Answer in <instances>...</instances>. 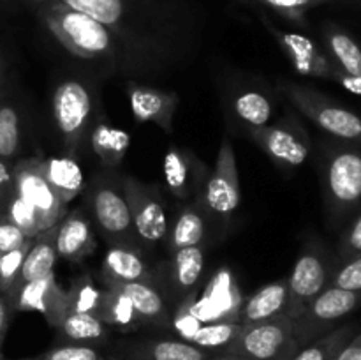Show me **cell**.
<instances>
[{
	"mask_svg": "<svg viewBox=\"0 0 361 360\" xmlns=\"http://www.w3.org/2000/svg\"><path fill=\"white\" fill-rule=\"evenodd\" d=\"M108 325L95 314L67 313L55 330L63 341L92 346L108 341Z\"/></svg>",
	"mask_w": 361,
	"mask_h": 360,
	"instance_id": "29",
	"label": "cell"
},
{
	"mask_svg": "<svg viewBox=\"0 0 361 360\" xmlns=\"http://www.w3.org/2000/svg\"><path fill=\"white\" fill-rule=\"evenodd\" d=\"M361 254V210L353 217L345 232L342 233L337 247V260L345 261Z\"/></svg>",
	"mask_w": 361,
	"mask_h": 360,
	"instance_id": "40",
	"label": "cell"
},
{
	"mask_svg": "<svg viewBox=\"0 0 361 360\" xmlns=\"http://www.w3.org/2000/svg\"><path fill=\"white\" fill-rule=\"evenodd\" d=\"M257 2L264 4L267 7L274 9L275 13L282 14L289 20L302 21L307 11L324 2H330V0H257Z\"/></svg>",
	"mask_w": 361,
	"mask_h": 360,
	"instance_id": "41",
	"label": "cell"
},
{
	"mask_svg": "<svg viewBox=\"0 0 361 360\" xmlns=\"http://www.w3.org/2000/svg\"><path fill=\"white\" fill-rule=\"evenodd\" d=\"M102 282L126 284V282H157V275L148 268L143 260V251L130 246H109L102 260Z\"/></svg>",
	"mask_w": 361,
	"mask_h": 360,
	"instance_id": "19",
	"label": "cell"
},
{
	"mask_svg": "<svg viewBox=\"0 0 361 360\" xmlns=\"http://www.w3.org/2000/svg\"><path fill=\"white\" fill-rule=\"evenodd\" d=\"M87 207L94 217L95 226L109 246H130L143 249L134 232L129 205L120 184L106 173L92 179L87 189Z\"/></svg>",
	"mask_w": 361,
	"mask_h": 360,
	"instance_id": "3",
	"label": "cell"
},
{
	"mask_svg": "<svg viewBox=\"0 0 361 360\" xmlns=\"http://www.w3.org/2000/svg\"><path fill=\"white\" fill-rule=\"evenodd\" d=\"M334 81H337L338 85H342V87H344L348 92H351V94L361 97V76H345V74H341L335 71Z\"/></svg>",
	"mask_w": 361,
	"mask_h": 360,
	"instance_id": "46",
	"label": "cell"
},
{
	"mask_svg": "<svg viewBox=\"0 0 361 360\" xmlns=\"http://www.w3.org/2000/svg\"><path fill=\"white\" fill-rule=\"evenodd\" d=\"M39 166H41L44 179L48 180L62 203L69 205L74 198L80 196L85 191L83 172L73 155L39 159Z\"/></svg>",
	"mask_w": 361,
	"mask_h": 360,
	"instance_id": "23",
	"label": "cell"
},
{
	"mask_svg": "<svg viewBox=\"0 0 361 360\" xmlns=\"http://www.w3.org/2000/svg\"><path fill=\"white\" fill-rule=\"evenodd\" d=\"M34 239L35 236H32V239H28L27 242L21 247H18V249L2 254V260H0V293H2L6 299H9V296L13 295L14 289H16L25 256H27Z\"/></svg>",
	"mask_w": 361,
	"mask_h": 360,
	"instance_id": "37",
	"label": "cell"
},
{
	"mask_svg": "<svg viewBox=\"0 0 361 360\" xmlns=\"http://www.w3.org/2000/svg\"><path fill=\"white\" fill-rule=\"evenodd\" d=\"M361 306V292L326 286L296 320H293L296 346L303 348L314 339L328 334L335 325Z\"/></svg>",
	"mask_w": 361,
	"mask_h": 360,
	"instance_id": "9",
	"label": "cell"
},
{
	"mask_svg": "<svg viewBox=\"0 0 361 360\" xmlns=\"http://www.w3.org/2000/svg\"><path fill=\"white\" fill-rule=\"evenodd\" d=\"M13 180H14V193L23 198L27 203H30L46 224L51 226L59 224L67 214V205L60 201L55 191L44 179L39 166V157L20 159L13 164Z\"/></svg>",
	"mask_w": 361,
	"mask_h": 360,
	"instance_id": "13",
	"label": "cell"
},
{
	"mask_svg": "<svg viewBox=\"0 0 361 360\" xmlns=\"http://www.w3.org/2000/svg\"><path fill=\"white\" fill-rule=\"evenodd\" d=\"M0 260H2V254H0Z\"/></svg>",
	"mask_w": 361,
	"mask_h": 360,
	"instance_id": "52",
	"label": "cell"
},
{
	"mask_svg": "<svg viewBox=\"0 0 361 360\" xmlns=\"http://www.w3.org/2000/svg\"><path fill=\"white\" fill-rule=\"evenodd\" d=\"M210 360H250V359H245V356H240V355H231V353H221V355H214Z\"/></svg>",
	"mask_w": 361,
	"mask_h": 360,
	"instance_id": "47",
	"label": "cell"
},
{
	"mask_svg": "<svg viewBox=\"0 0 361 360\" xmlns=\"http://www.w3.org/2000/svg\"><path fill=\"white\" fill-rule=\"evenodd\" d=\"M55 247L59 258L67 261H81L90 256L97 247L90 219L83 210L67 212L66 217L56 224Z\"/></svg>",
	"mask_w": 361,
	"mask_h": 360,
	"instance_id": "20",
	"label": "cell"
},
{
	"mask_svg": "<svg viewBox=\"0 0 361 360\" xmlns=\"http://www.w3.org/2000/svg\"><path fill=\"white\" fill-rule=\"evenodd\" d=\"M55 235H56V224L51 226V228L44 229V232H41L37 236H35L30 249H28L27 256H25L16 289L20 288L23 282L35 281V279H41L44 277V275L55 272L56 260H59V254H56V247H55ZM16 289L13 292V295L16 293ZM13 295H11L9 299H6L7 302L13 299Z\"/></svg>",
	"mask_w": 361,
	"mask_h": 360,
	"instance_id": "26",
	"label": "cell"
},
{
	"mask_svg": "<svg viewBox=\"0 0 361 360\" xmlns=\"http://www.w3.org/2000/svg\"><path fill=\"white\" fill-rule=\"evenodd\" d=\"M0 360H9V359H4V355H0ZM20 360H41V359H20Z\"/></svg>",
	"mask_w": 361,
	"mask_h": 360,
	"instance_id": "50",
	"label": "cell"
},
{
	"mask_svg": "<svg viewBox=\"0 0 361 360\" xmlns=\"http://www.w3.org/2000/svg\"><path fill=\"white\" fill-rule=\"evenodd\" d=\"M21 150V120L11 101L0 99V159L13 161Z\"/></svg>",
	"mask_w": 361,
	"mask_h": 360,
	"instance_id": "34",
	"label": "cell"
},
{
	"mask_svg": "<svg viewBox=\"0 0 361 360\" xmlns=\"http://www.w3.org/2000/svg\"><path fill=\"white\" fill-rule=\"evenodd\" d=\"M330 286L348 292H361V254L345 261H338L331 274Z\"/></svg>",
	"mask_w": 361,
	"mask_h": 360,
	"instance_id": "38",
	"label": "cell"
},
{
	"mask_svg": "<svg viewBox=\"0 0 361 360\" xmlns=\"http://www.w3.org/2000/svg\"><path fill=\"white\" fill-rule=\"evenodd\" d=\"M111 288L120 289L126 293L127 299L133 304L141 327H159L168 328L171 323V313H169L168 302L161 293L155 282H126V284H109Z\"/></svg>",
	"mask_w": 361,
	"mask_h": 360,
	"instance_id": "21",
	"label": "cell"
},
{
	"mask_svg": "<svg viewBox=\"0 0 361 360\" xmlns=\"http://www.w3.org/2000/svg\"><path fill=\"white\" fill-rule=\"evenodd\" d=\"M233 112L249 129H257L270 124L274 106L270 99L257 90H245L233 101Z\"/></svg>",
	"mask_w": 361,
	"mask_h": 360,
	"instance_id": "33",
	"label": "cell"
},
{
	"mask_svg": "<svg viewBox=\"0 0 361 360\" xmlns=\"http://www.w3.org/2000/svg\"><path fill=\"white\" fill-rule=\"evenodd\" d=\"M28 239H32V236L25 235L14 222H11L7 219V215L4 212H0V254H6L9 251L18 249Z\"/></svg>",
	"mask_w": 361,
	"mask_h": 360,
	"instance_id": "42",
	"label": "cell"
},
{
	"mask_svg": "<svg viewBox=\"0 0 361 360\" xmlns=\"http://www.w3.org/2000/svg\"><path fill=\"white\" fill-rule=\"evenodd\" d=\"M127 95H129L130 112L137 122H152L161 127L164 133H173V116L180 102V97L175 92L133 81L127 85Z\"/></svg>",
	"mask_w": 361,
	"mask_h": 360,
	"instance_id": "17",
	"label": "cell"
},
{
	"mask_svg": "<svg viewBox=\"0 0 361 360\" xmlns=\"http://www.w3.org/2000/svg\"><path fill=\"white\" fill-rule=\"evenodd\" d=\"M32 2H35V4H49V2H53V0H32Z\"/></svg>",
	"mask_w": 361,
	"mask_h": 360,
	"instance_id": "49",
	"label": "cell"
},
{
	"mask_svg": "<svg viewBox=\"0 0 361 360\" xmlns=\"http://www.w3.org/2000/svg\"><path fill=\"white\" fill-rule=\"evenodd\" d=\"M2 92H4V66H2V60H0V99H2Z\"/></svg>",
	"mask_w": 361,
	"mask_h": 360,
	"instance_id": "48",
	"label": "cell"
},
{
	"mask_svg": "<svg viewBox=\"0 0 361 360\" xmlns=\"http://www.w3.org/2000/svg\"><path fill=\"white\" fill-rule=\"evenodd\" d=\"M282 92L307 119L331 138L361 147V116L358 113L337 104L314 88L291 81L282 83Z\"/></svg>",
	"mask_w": 361,
	"mask_h": 360,
	"instance_id": "4",
	"label": "cell"
},
{
	"mask_svg": "<svg viewBox=\"0 0 361 360\" xmlns=\"http://www.w3.org/2000/svg\"><path fill=\"white\" fill-rule=\"evenodd\" d=\"M51 108L63 147L74 157L83 148L92 129L94 102L90 90L80 80H63L53 92Z\"/></svg>",
	"mask_w": 361,
	"mask_h": 360,
	"instance_id": "5",
	"label": "cell"
},
{
	"mask_svg": "<svg viewBox=\"0 0 361 360\" xmlns=\"http://www.w3.org/2000/svg\"><path fill=\"white\" fill-rule=\"evenodd\" d=\"M243 300L235 272L221 267L197 295L190 293L180 304L201 323H240Z\"/></svg>",
	"mask_w": 361,
	"mask_h": 360,
	"instance_id": "6",
	"label": "cell"
},
{
	"mask_svg": "<svg viewBox=\"0 0 361 360\" xmlns=\"http://www.w3.org/2000/svg\"><path fill=\"white\" fill-rule=\"evenodd\" d=\"M2 212L11 222H14L28 236H37L39 233L49 228L44 219H42V215L30 203H27L23 198L18 196L16 193L9 198Z\"/></svg>",
	"mask_w": 361,
	"mask_h": 360,
	"instance_id": "35",
	"label": "cell"
},
{
	"mask_svg": "<svg viewBox=\"0 0 361 360\" xmlns=\"http://www.w3.org/2000/svg\"><path fill=\"white\" fill-rule=\"evenodd\" d=\"M14 311L11 309L9 302L6 300V296L0 293V355H2V344L6 341L7 335V328H9L11 323V316H13Z\"/></svg>",
	"mask_w": 361,
	"mask_h": 360,
	"instance_id": "45",
	"label": "cell"
},
{
	"mask_svg": "<svg viewBox=\"0 0 361 360\" xmlns=\"http://www.w3.org/2000/svg\"><path fill=\"white\" fill-rule=\"evenodd\" d=\"M88 140L92 150L106 169H115L122 164L130 143V138L126 131L116 129L106 120H99L95 126H92Z\"/></svg>",
	"mask_w": 361,
	"mask_h": 360,
	"instance_id": "27",
	"label": "cell"
},
{
	"mask_svg": "<svg viewBox=\"0 0 361 360\" xmlns=\"http://www.w3.org/2000/svg\"><path fill=\"white\" fill-rule=\"evenodd\" d=\"M41 16L56 41L73 55L115 67L116 42L108 27L62 2H49Z\"/></svg>",
	"mask_w": 361,
	"mask_h": 360,
	"instance_id": "1",
	"label": "cell"
},
{
	"mask_svg": "<svg viewBox=\"0 0 361 360\" xmlns=\"http://www.w3.org/2000/svg\"><path fill=\"white\" fill-rule=\"evenodd\" d=\"M338 260L331 258L323 247L310 246L302 251L288 279V304L286 316L296 320L305 307L330 286L331 274Z\"/></svg>",
	"mask_w": 361,
	"mask_h": 360,
	"instance_id": "8",
	"label": "cell"
},
{
	"mask_svg": "<svg viewBox=\"0 0 361 360\" xmlns=\"http://www.w3.org/2000/svg\"><path fill=\"white\" fill-rule=\"evenodd\" d=\"M162 172L173 196L182 201L200 203L210 172L196 154L185 148L169 147L162 161Z\"/></svg>",
	"mask_w": 361,
	"mask_h": 360,
	"instance_id": "14",
	"label": "cell"
},
{
	"mask_svg": "<svg viewBox=\"0 0 361 360\" xmlns=\"http://www.w3.org/2000/svg\"><path fill=\"white\" fill-rule=\"evenodd\" d=\"M13 311H34L46 318L51 328L67 314V292L59 284L55 272L35 281L23 282L9 300Z\"/></svg>",
	"mask_w": 361,
	"mask_h": 360,
	"instance_id": "15",
	"label": "cell"
},
{
	"mask_svg": "<svg viewBox=\"0 0 361 360\" xmlns=\"http://www.w3.org/2000/svg\"><path fill=\"white\" fill-rule=\"evenodd\" d=\"M356 334L355 325H344V327L334 328L328 334L314 339L312 342L300 348L293 355L291 360H334L337 353L348 344Z\"/></svg>",
	"mask_w": 361,
	"mask_h": 360,
	"instance_id": "32",
	"label": "cell"
},
{
	"mask_svg": "<svg viewBox=\"0 0 361 360\" xmlns=\"http://www.w3.org/2000/svg\"><path fill=\"white\" fill-rule=\"evenodd\" d=\"M102 289L90 277H78L67 289V313H88L97 316L101 307Z\"/></svg>",
	"mask_w": 361,
	"mask_h": 360,
	"instance_id": "36",
	"label": "cell"
},
{
	"mask_svg": "<svg viewBox=\"0 0 361 360\" xmlns=\"http://www.w3.org/2000/svg\"><path fill=\"white\" fill-rule=\"evenodd\" d=\"M324 201L334 224H344L361 210V147L345 141L330 145L321 164Z\"/></svg>",
	"mask_w": 361,
	"mask_h": 360,
	"instance_id": "2",
	"label": "cell"
},
{
	"mask_svg": "<svg viewBox=\"0 0 361 360\" xmlns=\"http://www.w3.org/2000/svg\"><path fill=\"white\" fill-rule=\"evenodd\" d=\"M207 236V212L201 207V203L185 205L178 212L173 224L169 226L168 236H166V246L169 254L175 251L185 249V247L201 246Z\"/></svg>",
	"mask_w": 361,
	"mask_h": 360,
	"instance_id": "25",
	"label": "cell"
},
{
	"mask_svg": "<svg viewBox=\"0 0 361 360\" xmlns=\"http://www.w3.org/2000/svg\"><path fill=\"white\" fill-rule=\"evenodd\" d=\"M97 316L109 328H116L120 332H134L141 328V321L130 300L127 299L126 293L111 288V286H106V289H102L101 307H99Z\"/></svg>",
	"mask_w": 361,
	"mask_h": 360,
	"instance_id": "30",
	"label": "cell"
},
{
	"mask_svg": "<svg viewBox=\"0 0 361 360\" xmlns=\"http://www.w3.org/2000/svg\"><path fill=\"white\" fill-rule=\"evenodd\" d=\"M204 270V247L192 246L171 253L168 268V284L171 295L180 300L194 293Z\"/></svg>",
	"mask_w": 361,
	"mask_h": 360,
	"instance_id": "22",
	"label": "cell"
},
{
	"mask_svg": "<svg viewBox=\"0 0 361 360\" xmlns=\"http://www.w3.org/2000/svg\"><path fill=\"white\" fill-rule=\"evenodd\" d=\"M267 23L268 30L279 42L282 52L293 64L295 71L302 76L310 78H323V80H334L335 78V66L326 55V52L319 48L310 37L296 32H284L275 28L270 21L263 20Z\"/></svg>",
	"mask_w": 361,
	"mask_h": 360,
	"instance_id": "16",
	"label": "cell"
},
{
	"mask_svg": "<svg viewBox=\"0 0 361 360\" xmlns=\"http://www.w3.org/2000/svg\"><path fill=\"white\" fill-rule=\"evenodd\" d=\"M13 164L14 162L0 159V212H2V208L6 207L9 198L14 194Z\"/></svg>",
	"mask_w": 361,
	"mask_h": 360,
	"instance_id": "43",
	"label": "cell"
},
{
	"mask_svg": "<svg viewBox=\"0 0 361 360\" xmlns=\"http://www.w3.org/2000/svg\"><path fill=\"white\" fill-rule=\"evenodd\" d=\"M286 304H288V279H279V281L263 286L243 300L240 323H257V321L270 320L279 314H284Z\"/></svg>",
	"mask_w": 361,
	"mask_h": 360,
	"instance_id": "24",
	"label": "cell"
},
{
	"mask_svg": "<svg viewBox=\"0 0 361 360\" xmlns=\"http://www.w3.org/2000/svg\"><path fill=\"white\" fill-rule=\"evenodd\" d=\"M106 360V359H104ZM109 360H118V359H109Z\"/></svg>",
	"mask_w": 361,
	"mask_h": 360,
	"instance_id": "51",
	"label": "cell"
},
{
	"mask_svg": "<svg viewBox=\"0 0 361 360\" xmlns=\"http://www.w3.org/2000/svg\"><path fill=\"white\" fill-rule=\"evenodd\" d=\"M242 189H240L238 164L231 141L224 140L219 148L217 161L204 186L200 203L207 215L228 221L233 212L240 207Z\"/></svg>",
	"mask_w": 361,
	"mask_h": 360,
	"instance_id": "11",
	"label": "cell"
},
{
	"mask_svg": "<svg viewBox=\"0 0 361 360\" xmlns=\"http://www.w3.org/2000/svg\"><path fill=\"white\" fill-rule=\"evenodd\" d=\"M242 323H203L190 334L185 342L214 355H221L231 348L242 332Z\"/></svg>",
	"mask_w": 361,
	"mask_h": 360,
	"instance_id": "31",
	"label": "cell"
},
{
	"mask_svg": "<svg viewBox=\"0 0 361 360\" xmlns=\"http://www.w3.org/2000/svg\"><path fill=\"white\" fill-rule=\"evenodd\" d=\"M37 359L41 360H104V356L99 353L97 348L90 344H76V342H67V344L55 346L48 349Z\"/></svg>",
	"mask_w": 361,
	"mask_h": 360,
	"instance_id": "39",
	"label": "cell"
},
{
	"mask_svg": "<svg viewBox=\"0 0 361 360\" xmlns=\"http://www.w3.org/2000/svg\"><path fill=\"white\" fill-rule=\"evenodd\" d=\"M324 44L337 73L361 76V46L351 34L337 25H328L324 28Z\"/></svg>",
	"mask_w": 361,
	"mask_h": 360,
	"instance_id": "28",
	"label": "cell"
},
{
	"mask_svg": "<svg viewBox=\"0 0 361 360\" xmlns=\"http://www.w3.org/2000/svg\"><path fill=\"white\" fill-rule=\"evenodd\" d=\"M250 138L275 164L284 168H298L312 152L309 133L293 116H286L277 124L250 129Z\"/></svg>",
	"mask_w": 361,
	"mask_h": 360,
	"instance_id": "12",
	"label": "cell"
},
{
	"mask_svg": "<svg viewBox=\"0 0 361 360\" xmlns=\"http://www.w3.org/2000/svg\"><path fill=\"white\" fill-rule=\"evenodd\" d=\"M120 360H210L214 353L204 352L182 339H130L116 344Z\"/></svg>",
	"mask_w": 361,
	"mask_h": 360,
	"instance_id": "18",
	"label": "cell"
},
{
	"mask_svg": "<svg viewBox=\"0 0 361 360\" xmlns=\"http://www.w3.org/2000/svg\"><path fill=\"white\" fill-rule=\"evenodd\" d=\"M122 189L129 205L134 232L143 249H154L168 236L169 221L164 201L155 186H148L134 176H123Z\"/></svg>",
	"mask_w": 361,
	"mask_h": 360,
	"instance_id": "10",
	"label": "cell"
},
{
	"mask_svg": "<svg viewBox=\"0 0 361 360\" xmlns=\"http://www.w3.org/2000/svg\"><path fill=\"white\" fill-rule=\"evenodd\" d=\"M298 352L293 320L286 314L243 325L242 332L226 353L250 360H291Z\"/></svg>",
	"mask_w": 361,
	"mask_h": 360,
	"instance_id": "7",
	"label": "cell"
},
{
	"mask_svg": "<svg viewBox=\"0 0 361 360\" xmlns=\"http://www.w3.org/2000/svg\"><path fill=\"white\" fill-rule=\"evenodd\" d=\"M334 360H361V332H356L351 341L337 353Z\"/></svg>",
	"mask_w": 361,
	"mask_h": 360,
	"instance_id": "44",
	"label": "cell"
}]
</instances>
